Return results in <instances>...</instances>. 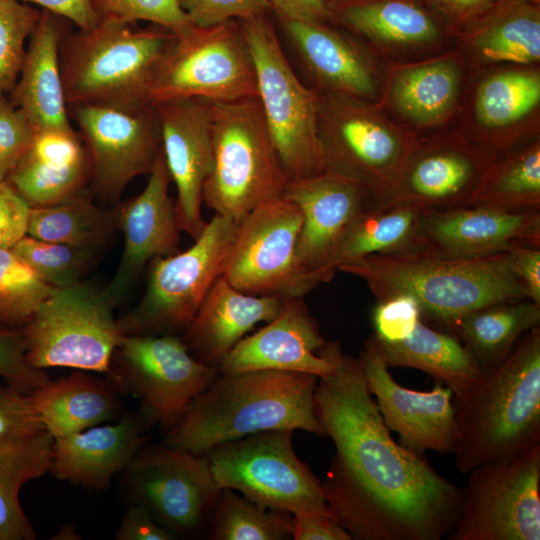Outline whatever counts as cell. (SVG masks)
I'll list each match as a JSON object with an SVG mask.
<instances>
[{"label": "cell", "instance_id": "1", "mask_svg": "<svg viewBox=\"0 0 540 540\" xmlns=\"http://www.w3.org/2000/svg\"><path fill=\"white\" fill-rule=\"evenodd\" d=\"M318 418L336 449L324 498L356 540H441L454 529L462 488L396 442L371 394L359 357L340 347L332 373L318 379Z\"/></svg>", "mask_w": 540, "mask_h": 540}, {"label": "cell", "instance_id": "2", "mask_svg": "<svg viewBox=\"0 0 540 540\" xmlns=\"http://www.w3.org/2000/svg\"><path fill=\"white\" fill-rule=\"evenodd\" d=\"M312 374L249 370L220 373L168 428L165 445L195 454L271 429L325 436Z\"/></svg>", "mask_w": 540, "mask_h": 540}, {"label": "cell", "instance_id": "3", "mask_svg": "<svg viewBox=\"0 0 540 540\" xmlns=\"http://www.w3.org/2000/svg\"><path fill=\"white\" fill-rule=\"evenodd\" d=\"M461 474L510 460L540 444V326L531 329L476 384L453 398Z\"/></svg>", "mask_w": 540, "mask_h": 540}, {"label": "cell", "instance_id": "4", "mask_svg": "<svg viewBox=\"0 0 540 540\" xmlns=\"http://www.w3.org/2000/svg\"><path fill=\"white\" fill-rule=\"evenodd\" d=\"M338 271L361 279L377 300L413 296L422 315L448 329L481 307L528 299L509 264L508 252L479 258H447L407 251L373 254Z\"/></svg>", "mask_w": 540, "mask_h": 540}, {"label": "cell", "instance_id": "5", "mask_svg": "<svg viewBox=\"0 0 540 540\" xmlns=\"http://www.w3.org/2000/svg\"><path fill=\"white\" fill-rule=\"evenodd\" d=\"M175 36L159 26L132 29L128 24L110 22L67 32L59 45L67 106L132 108L150 104L154 74Z\"/></svg>", "mask_w": 540, "mask_h": 540}, {"label": "cell", "instance_id": "6", "mask_svg": "<svg viewBox=\"0 0 540 540\" xmlns=\"http://www.w3.org/2000/svg\"><path fill=\"white\" fill-rule=\"evenodd\" d=\"M209 103L213 168L204 183L203 203L240 223L261 204L282 197L288 178L258 97Z\"/></svg>", "mask_w": 540, "mask_h": 540}, {"label": "cell", "instance_id": "7", "mask_svg": "<svg viewBox=\"0 0 540 540\" xmlns=\"http://www.w3.org/2000/svg\"><path fill=\"white\" fill-rule=\"evenodd\" d=\"M239 23L254 64L258 99L288 182L322 173L319 96L297 77L265 15Z\"/></svg>", "mask_w": 540, "mask_h": 540}, {"label": "cell", "instance_id": "8", "mask_svg": "<svg viewBox=\"0 0 540 540\" xmlns=\"http://www.w3.org/2000/svg\"><path fill=\"white\" fill-rule=\"evenodd\" d=\"M114 307L103 290L83 281L55 288L21 327L29 363L42 370L110 372L124 337Z\"/></svg>", "mask_w": 540, "mask_h": 540}, {"label": "cell", "instance_id": "9", "mask_svg": "<svg viewBox=\"0 0 540 540\" xmlns=\"http://www.w3.org/2000/svg\"><path fill=\"white\" fill-rule=\"evenodd\" d=\"M239 223L215 214L187 250L151 261L140 301L117 319L124 336L186 329L221 276Z\"/></svg>", "mask_w": 540, "mask_h": 540}, {"label": "cell", "instance_id": "10", "mask_svg": "<svg viewBox=\"0 0 540 540\" xmlns=\"http://www.w3.org/2000/svg\"><path fill=\"white\" fill-rule=\"evenodd\" d=\"M291 429H271L204 453L220 489L292 515L330 513L321 481L296 455Z\"/></svg>", "mask_w": 540, "mask_h": 540}, {"label": "cell", "instance_id": "11", "mask_svg": "<svg viewBox=\"0 0 540 540\" xmlns=\"http://www.w3.org/2000/svg\"><path fill=\"white\" fill-rule=\"evenodd\" d=\"M258 97L256 74L240 23L193 25L175 39L154 74L148 101L200 98L235 101Z\"/></svg>", "mask_w": 540, "mask_h": 540}, {"label": "cell", "instance_id": "12", "mask_svg": "<svg viewBox=\"0 0 540 540\" xmlns=\"http://www.w3.org/2000/svg\"><path fill=\"white\" fill-rule=\"evenodd\" d=\"M448 540L540 539V444L470 470Z\"/></svg>", "mask_w": 540, "mask_h": 540}, {"label": "cell", "instance_id": "13", "mask_svg": "<svg viewBox=\"0 0 540 540\" xmlns=\"http://www.w3.org/2000/svg\"><path fill=\"white\" fill-rule=\"evenodd\" d=\"M301 226L302 212L289 199L261 204L239 223L221 275L247 294L303 298L311 290L296 257Z\"/></svg>", "mask_w": 540, "mask_h": 540}, {"label": "cell", "instance_id": "14", "mask_svg": "<svg viewBox=\"0 0 540 540\" xmlns=\"http://www.w3.org/2000/svg\"><path fill=\"white\" fill-rule=\"evenodd\" d=\"M112 363L116 379L142 402L147 417L167 428L220 374L174 334L124 336Z\"/></svg>", "mask_w": 540, "mask_h": 540}, {"label": "cell", "instance_id": "15", "mask_svg": "<svg viewBox=\"0 0 540 540\" xmlns=\"http://www.w3.org/2000/svg\"><path fill=\"white\" fill-rule=\"evenodd\" d=\"M87 149L93 190L117 199L136 177L150 174L162 149L156 107L68 106Z\"/></svg>", "mask_w": 540, "mask_h": 540}, {"label": "cell", "instance_id": "16", "mask_svg": "<svg viewBox=\"0 0 540 540\" xmlns=\"http://www.w3.org/2000/svg\"><path fill=\"white\" fill-rule=\"evenodd\" d=\"M318 135L325 171L355 180L374 201L391 198L407 159L395 133L340 97L320 99Z\"/></svg>", "mask_w": 540, "mask_h": 540}, {"label": "cell", "instance_id": "17", "mask_svg": "<svg viewBox=\"0 0 540 540\" xmlns=\"http://www.w3.org/2000/svg\"><path fill=\"white\" fill-rule=\"evenodd\" d=\"M126 471L134 503L172 532L195 530L220 491L205 454L168 445L142 447Z\"/></svg>", "mask_w": 540, "mask_h": 540}, {"label": "cell", "instance_id": "18", "mask_svg": "<svg viewBox=\"0 0 540 540\" xmlns=\"http://www.w3.org/2000/svg\"><path fill=\"white\" fill-rule=\"evenodd\" d=\"M283 197L302 212L296 257L303 279L313 290L334 277L333 260L344 235L374 200L358 182L331 171L289 181Z\"/></svg>", "mask_w": 540, "mask_h": 540}, {"label": "cell", "instance_id": "19", "mask_svg": "<svg viewBox=\"0 0 540 540\" xmlns=\"http://www.w3.org/2000/svg\"><path fill=\"white\" fill-rule=\"evenodd\" d=\"M517 245L540 247V212L468 204L425 211L412 251L447 258H479Z\"/></svg>", "mask_w": 540, "mask_h": 540}, {"label": "cell", "instance_id": "20", "mask_svg": "<svg viewBox=\"0 0 540 540\" xmlns=\"http://www.w3.org/2000/svg\"><path fill=\"white\" fill-rule=\"evenodd\" d=\"M367 386L381 416L399 443L419 454L452 453L457 430L453 392L438 383L430 391L401 386L391 375L378 346L370 336L360 353Z\"/></svg>", "mask_w": 540, "mask_h": 540}, {"label": "cell", "instance_id": "21", "mask_svg": "<svg viewBox=\"0 0 540 540\" xmlns=\"http://www.w3.org/2000/svg\"><path fill=\"white\" fill-rule=\"evenodd\" d=\"M154 106L164 159L177 189L175 205L180 229L195 240L207 224L201 207L204 183L213 168L210 103L189 98Z\"/></svg>", "mask_w": 540, "mask_h": 540}, {"label": "cell", "instance_id": "22", "mask_svg": "<svg viewBox=\"0 0 540 540\" xmlns=\"http://www.w3.org/2000/svg\"><path fill=\"white\" fill-rule=\"evenodd\" d=\"M340 347L324 339L303 298H287L279 314L241 339L218 368L220 373L279 370L321 378L334 371Z\"/></svg>", "mask_w": 540, "mask_h": 540}, {"label": "cell", "instance_id": "23", "mask_svg": "<svg viewBox=\"0 0 540 540\" xmlns=\"http://www.w3.org/2000/svg\"><path fill=\"white\" fill-rule=\"evenodd\" d=\"M171 177L161 152L143 191L113 210L124 249L115 274L103 289L116 306L153 259L178 251L180 225L169 195Z\"/></svg>", "mask_w": 540, "mask_h": 540}, {"label": "cell", "instance_id": "24", "mask_svg": "<svg viewBox=\"0 0 540 540\" xmlns=\"http://www.w3.org/2000/svg\"><path fill=\"white\" fill-rule=\"evenodd\" d=\"M287 298L239 291L219 276L182 337L200 362L219 366L254 327L275 318Z\"/></svg>", "mask_w": 540, "mask_h": 540}, {"label": "cell", "instance_id": "25", "mask_svg": "<svg viewBox=\"0 0 540 540\" xmlns=\"http://www.w3.org/2000/svg\"><path fill=\"white\" fill-rule=\"evenodd\" d=\"M90 159L80 133L36 130L33 144L6 182L30 207L66 201L90 181Z\"/></svg>", "mask_w": 540, "mask_h": 540}, {"label": "cell", "instance_id": "26", "mask_svg": "<svg viewBox=\"0 0 540 540\" xmlns=\"http://www.w3.org/2000/svg\"><path fill=\"white\" fill-rule=\"evenodd\" d=\"M69 21L47 10L30 35L19 79L8 95L36 130L74 131L60 69L59 45Z\"/></svg>", "mask_w": 540, "mask_h": 540}, {"label": "cell", "instance_id": "27", "mask_svg": "<svg viewBox=\"0 0 540 540\" xmlns=\"http://www.w3.org/2000/svg\"><path fill=\"white\" fill-rule=\"evenodd\" d=\"M143 433L140 420L126 416L114 425H96L54 438L49 472L61 480L103 489L143 447Z\"/></svg>", "mask_w": 540, "mask_h": 540}, {"label": "cell", "instance_id": "28", "mask_svg": "<svg viewBox=\"0 0 540 540\" xmlns=\"http://www.w3.org/2000/svg\"><path fill=\"white\" fill-rule=\"evenodd\" d=\"M277 16L303 65L317 82L344 98L373 95L372 72L350 41L323 22Z\"/></svg>", "mask_w": 540, "mask_h": 540}, {"label": "cell", "instance_id": "29", "mask_svg": "<svg viewBox=\"0 0 540 540\" xmlns=\"http://www.w3.org/2000/svg\"><path fill=\"white\" fill-rule=\"evenodd\" d=\"M483 174L467 152L452 147L436 149L405 164L388 200L413 203L425 211L468 205Z\"/></svg>", "mask_w": 540, "mask_h": 540}, {"label": "cell", "instance_id": "30", "mask_svg": "<svg viewBox=\"0 0 540 540\" xmlns=\"http://www.w3.org/2000/svg\"><path fill=\"white\" fill-rule=\"evenodd\" d=\"M28 396L54 438L109 421L118 412V401L110 386L83 372L49 381L28 392Z\"/></svg>", "mask_w": 540, "mask_h": 540}, {"label": "cell", "instance_id": "31", "mask_svg": "<svg viewBox=\"0 0 540 540\" xmlns=\"http://www.w3.org/2000/svg\"><path fill=\"white\" fill-rule=\"evenodd\" d=\"M388 366L423 371L461 396L481 378L483 371L454 335L433 329L420 321L414 332L397 342H382L372 335Z\"/></svg>", "mask_w": 540, "mask_h": 540}, {"label": "cell", "instance_id": "32", "mask_svg": "<svg viewBox=\"0 0 540 540\" xmlns=\"http://www.w3.org/2000/svg\"><path fill=\"white\" fill-rule=\"evenodd\" d=\"M425 210L404 201H372L348 228L333 268L369 255L412 251Z\"/></svg>", "mask_w": 540, "mask_h": 540}, {"label": "cell", "instance_id": "33", "mask_svg": "<svg viewBox=\"0 0 540 540\" xmlns=\"http://www.w3.org/2000/svg\"><path fill=\"white\" fill-rule=\"evenodd\" d=\"M540 324V303L530 299L476 309L449 329L471 352L482 371L500 363L520 338Z\"/></svg>", "mask_w": 540, "mask_h": 540}, {"label": "cell", "instance_id": "34", "mask_svg": "<svg viewBox=\"0 0 540 540\" xmlns=\"http://www.w3.org/2000/svg\"><path fill=\"white\" fill-rule=\"evenodd\" d=\"M54 437L44 430L0 449V540H33L36 533L25 515L19 492L50 470Z\"/></svg>", "mask_w": 540, "mask_h": 540}, {"label": "cell", "instance_id": "35", "mask_svg": "<svg viewBox=\"0 0 540 540\" xmlns=\"http://www.w3.org/2000/svg\"><path fill=\"white\" fill-rule=\"evenodd\" d=\"M116 228L114 212L98 207L83 191L57 204L30 207L26 235L100 250Z\"/></svg>", "mask_w": 540, "mask_h": 540}, {"label": "cell", "instance_id": "36", "mask_svg": "<svg viewBox=\"0 0 540 540\" xmlns=\"http://www.w3.org/2000/svg\"><path fill=\"white\" fill-rule=\"evenodd\" d=\"M339 18L352 30L377 42L419 43L438 36L431 17L404 0H352L339 9Z\"/></svg>", "mask_w": 540, "mask_h": 540}, {"label": "cell", "instance_id": "37", "mask_svg": "<svg viewBox=\"0 0 540 540\" xmlns=\"http://www.w3.org/2000/svg\"><path fill=\"white\" fill-rule=\"evenodd\" d=\"M480 55L495 62L529 64L540 59L538 9L525 1H511L476 37Z\"/></svg>", "mask_w": 540, "mask_h": 540}, {"label": "cell", "instance_id": "38", "mask_svg": "<svg viewBox=\"0 0 540 540\" xmlns=\"http://www.w3.org/2000/svg\"><path fill=\"white\" fill-rule=\"evenodd\" d=\"M211 512L209 539H292V514L254 503L234 490L220 489Z\"/></svg>", "mask_w": 540, "mask_h": 540}, {"label": "cell", "instance_id": "39", "mask_svg": "<svg viewBox=\"0 0 540 540\" xmlns=\"http://www.w3.org/2000/svg\"><path fill=\"white\" fill-rule=\"evenodd\" d=\"M459 73L452 62L441 61L402 72L395 80L393 97L410 118L431 122L443 116L453 104Z\"/></svg>", "mask_w": 540, "mask_h": 540}, {"label": "cell", "instance_id": "40", "mask_svg": "<svg viewBox=\"0 0 540 540\" xmlns=\"http://www.w3.org/2000/svg\"><path fill=\"white\" fill-rule=\"evenodd\" d=\"M468 204L509 209L539 208V145L484 173Z\"/></svg>", "mask_w": 540, "mask_h": 540}, {"label": "cell", "instance_id": "41", "mask_svg": "<svg viewBox=\"0 0 540 540\" xmlns=\"http://www.w3.org/2000/svg\"><path fill=\"white\" fill-rule=\"evenodd\" d=\"M540 100V77L535 72H505L480 87L476 110L487 127H503L531 112Z\"/></svg>", "mask_w": 540, "mask_h": 540}, {"label": "cell", "instance_id": "42", "mask_svg": "<svg viewBox=\"0 0 540 540\" xmlns=\"http://www.w3.org/2000/svg\"><path fill=\"white\" fill-rule=\"evenodd\" d=\"M11 249L53 288L81 282L99 253V249L43 241L28 235Z\"/></svg>", "mask_w": 540, "mask_h": 540}, {"label": "cell", "instance_id": "43", "mask_svg": "<svg viewBox=\"0 0 540 540\" xmlns=\"http://www.w3.org/2000/svg\"><path fill=\"white\" fill-rule=\"evenodd\" d=\"M55 288L11 248H0V325L23 327Z\"/></svg>", "mask_w": 540, "mask_h": 540}, {"label": "cell", "instance_id": "44", "mask_svg": "<svg viewBox=\"0 0 540 540\" xmlns=\"http://www.w3.org/2000/svg\"><path fill=\"white\" fill-rule=\"evenodd\" d=\"M42 11L17 0H0V104L15 87L26 50L24 44Z\"/></svg>", "mask_w": 540, "mask_h": 540}, {"label": "cell", "instance_id": "45", "mask_svg": "<svg viewBox=\"0 0 540 540\" xmlns=\"http://www.w3.org/2000/svg\"><path fill=\"white\" fill-rule=\"evenodd\" d=\"M91 4L99 22L148 21L176 36L193 26L179 0H91Z\"/></svg>", "mask_w": 540, "mask_h": 540}, {"label": "cell", "instance_id": "46", "mask_svg": "<svg viewBox=\"0 0 540 540\" xmlns=\"http://www.w3.org/2000/svg\"><path fill=\"white\" fill-rule=\"evenodd\" d=\"M0 377L24 393L50 381L42 369L29 363L21 328L0 325Z\"/></svg>", "mask_w": 540, "mask_h": 540}, {"label": "cell", "instance_id": "47", "mask_svg": "<svg viewBox=\"0 0 540 540\" xmlns=\"http://www.w3.org/2000/svg\"><path fill=\"white\" fill-rule=\"evenodd\" d=\"M44 430L28 393L0 384V449Z\"/></svg>", "mask_w": 540, "mask_h": 540}, {"label": "cell", "instance_id": "48", "mask_svg": "<svg viewBox=\"0 0 540 540\" xmlns=\"http://www.w3.org/2000/svg\"><path fill=\"white\" fill-rule=\"evenodd\" d=\"M35 133L26 115L8 99L0 104V182L6 181L28 154Z\"/></svg>", "mask_w": 540, "mask_h": 540}, {"label": "cell", "instance_id": "49", "mask_svg": "<svg viewBox=\"0 0 540 540\" xmlns=\"http://www.w3.org/2000/svg\"><path fill=\"white\" fill-rule=\"evenodd\" d=\"M417 300L407 294H396L377 300L373 310L374 337L382 342H397L409 337L421 321Z\"/></svg>", "mask_w": 540, "mask_h": 540}, {"label": "cell", "instance_id": "50", "mask_svg": "<svg viewBox=\"0 0 540 540\" xmlns=\"http://www.w3.org/2000/svg\"><path fill=\"white\" fill-rule=\"evenodd\" d=\"M191 23L209 27L231 20L264 15L272 9L268 0H179Z\"/></svg>", "mask_w": 540, "mask_h": 540}, {"label": "cell", "instance_id": "51", "mask_svg": "<svg viewBox=\"0 0 540 540\" xmlns=\"http://www.w3.org/2000/svg\"><path fill=\"white\" fill-rule=\"evenodd\" d=\"M30 206L6 182H0V248H12L26 235Z\"/></svg>", "mask_w": 540, "mask_h": 540}, {"label": "cell", "instance_id": "52", "mask_svg": "<svg viewBox=\"0 0 540 540\" xmlns=\"http://www.w3.org/2000/svg\"><path fill=\"white\" fill-rule=\"evenodd\" d=\"M118 540H173L174 533L161 525L142 505L134 503L124 512L116 532Z\"/></svg>", "mask_w": 540, "mask_h": 540}, {"label": "cell", "instance_id": "53", "mask_svg": "<svg viewBox=\"0 0 540 540\" xmlns=\"http://www.w3.org/2000/svg\"><path fill=\"white\" fill-rule=\"evenodd\" d=\"M507 252L512 273L527 298L540 303V247L517 245Z\"/></svg>", "mask_w": 540, "mask_h": 540}, {"label": "cell", "instance_id": "54", "mask_svg": "<svg viewBox=\"0 0 540 540\" xmlns=\"http://www.w3.org/2000/svg\"><path fill=\"white\" fill-rule=\"evenodd\" d=\"M294 540H352L331 513L293 515Z\"/></svg>", "mask_w": 540, "mask_h": 540}, {"label": "cell", "instance_id": "55", "mask_svg": "<svg viewBox=\"0 0 540 540\" xmlns=\"http://www.w3.org/2000/svg\"><path fill=\"white\" fill-rule=\"evenodd\" d=\"M28 4H36L69 22L74 23L79 30L95 27L98 17L94 12L91 0H17Z\"/></svg>", "mask_w": 540, "mask_h": 540}, {"label": "cell", "instance_id": "56", "mask_svg": "<svg viewBox=\"0 0 540 540\" xmlns=\"http://www.w3.org/2000/svg\"><path fill=\"white\" fill-rule=\"evenodd\" d=\"M277 15L325 22L331 15L328 0H268Z\"/></svg>", "mask_w": 540, "mask_h": 540}, {"label": "cell", "instance_id": "57", "mask_svg": "<svg viewBox=\"0 0 540 540\" xmlns=\"http://www.w3.org/2000/svg\"><path fill=\"white\" fill-rule=\"evenodd\" d=\"M445 12L457 18H468L490 10L496 0H434Z\"/></svg>", "mask_w": 540, "mask_h": 540}, {"label": "cell", "instance_id": "58", "mask_svg": "<svg viewBox=\"0 0 540 540\" xmlns=\"http://www.w3.org/2000/svg\"><path fill=\"white\" fill-rule=\"evenodd\" d=\"M510 1H525V0H510Z\"/></svg>", "mask_w": 540, "mask_h": 540}, {"label": "cell", "instance_id": "59", "mask_svg": "<svg viewBox=\"0 0 540 540\" xmlns=\"http://www.w3.org/2000/svg\"><path fill=\"white\" fill-rule=\"evenodd\" d=\"M344 1H352V0H344Z\"/></svg>", "mask_w": 540, "mask_h": 540}]
</instances>
